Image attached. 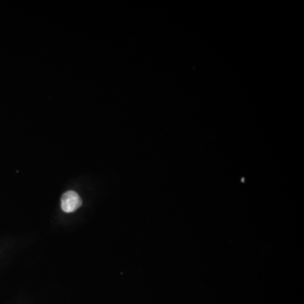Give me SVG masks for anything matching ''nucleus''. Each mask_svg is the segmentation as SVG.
I'll return each instance as SVG.
<instances>
[{
	"label": "nucleus",
	"mask_w": 304,
	"mask_h": 304,
	"mask_svg": "<svg viewBox=\"0 0 304 304\" xmlns=\"http://www.w3.org/2000/svg\"><path fill=\"white\" fill-rule=\"evenodd\" d=\"M82 205L81 198L74 191H67L61 198V208L65 213H72L78 210Z\"/></svg>",
	"instance_id": "1"
}]
</instances>
